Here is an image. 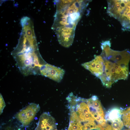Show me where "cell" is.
<instances>
[{
    "label": "cell",
    "mask_w": 130,
    "mask_h": 130,
    "mask_svg": "<svg viewBox=\"0 0 130 130\" xmlns=\"http://www.w3.org/2000/svg\"><path fill=\"white\" fill-rule=\"evenodd\" d=\"M110 41L102 42V52L95 57L97 77L107 87H111L113 84L119 80L127 78L130 60L129 50L115 51L110 48Z\"/></svg>",
    "instance_id": "obj_1"
},
{
    "label": "cell",
    "mask_w": 130,
    "mask_h": 130,
    "mask_svg": "<svg viewBox=\"0 0 130 130\" xmlns=\"http://www.w3.org/2000/svg\"><path fill=\"white\" fill-rule=\"evenodd\" d=\"M21 24L22 30L20 36L12 55L24 76L40 75L41 67L47 63L39 52L33 23L28 20Z\"/></svg>",
    "instance_id": "obj_2"
},
{
    "label": "cell",
    "mask_w": 130,
    "mask_h": 130,
    "mask_svg": "<svg viewBox=\"0 0 130 130\" xmlns=\"http://www.w3.org/2000/svg\"><path fill=\"white\" fill-rule=\"evenodd\" d=\"M90 0H56V11L52 28L59 43L68 48L72 44L76 26Z\"/></svg>",
    "instance_id": "obj_3"
},
{
    "label": "cell",
    "mask_w": 130,
    "mask_h": 130,
    "mask_svg": "<svg viewBox=\"0 0 130 130\" xmlns=\"http://www.w3.org/2000/svg\"><path fill=\"white\" fill-rule=\"evenodd\" d=\"M66 99L68 103L67 107L69 110L70 126L77 125L79 130L101 128L87 99L76 96L72 92L70 93Z\"/></svg>",
    "instance_id": "obj_4"
},
{
    "label": "cell",
    "mask_w": 130,
    "mask_h": 130,
    "mask_svg": "<svg viewBox=\"0 0 130 130\" xmlns=\"http://www.w3.org/2000/svg\"><path fill=\"white\" fill-rule=\"evenodd\" d=\"M107 12L118 20L123 30H130V0H108Z\"/></svg>",
    "instance_id": "obj_5"
},
{
    "label": "cell",
    "mask_w": 130,
    "mask_h": 130,
    "mask_svg": "<svg viewBox=\"0 0 130 130\" xmlns=\"http://www.w3.org/2000/svg\"><path fill=\"white\" fill-rule=\"evenodd\" d=\"M40 109L38 104L31 103L16 113L15 117L23 125L27 126L33 119Z\"/></svg>",
    "instance_id": "obj_6"
},
{
    "label": "cell",
    "mask_w": 130,
    "mask_h": 130,
    "mask_svg": "<svg viewBox=\"0 0 130 130\" xmlns=\"http://www.w3.org/2000/svg\"><path fill=\"white\" fill-rule=\"evenodd\" d=\"M40 73V75L59 83L63 79L65 71L59 67L46 63L41 67Z\"/></svg>",
    "instance_id": "obj_7"
},
{
    "label": "cell",
    "mask_w": 130,
    "mask_h": 130,
    "mask_svg": "<svg viewBox=\"0 0 130 130\" xmlns=\"http://www.w3.org/2000/svg\"><path fill=\"white\" fill-rule=\"evenodd\" d=\"M0 114L3 112V110L6 106L5 104L2 95L0 94Z\"/></svg>",
    "instance_id": "obj_8"
}]
</instances>
